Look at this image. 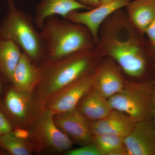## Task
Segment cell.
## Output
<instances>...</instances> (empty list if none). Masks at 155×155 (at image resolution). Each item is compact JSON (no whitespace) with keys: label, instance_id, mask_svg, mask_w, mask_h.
<instances>
[{"label":"cell","instance_id":"obj_11","mask_svg":"<svg viewBox=\"0 0 155 155\" xmlns=\"http://www.w3.org/2000/svg\"><path fill=\"white\" fill-rule=\"evenodd\" d=\"M55 123L62 131L78 144L84 145L92 141L91 122L77 108L64 113L54 114Z\"/></svg>","mask_w":155,"mask_h":155},{"label":"cell","instance_id":"obj_12","mask_svg":"<svg viewBox=\"0 0 155 155\" xmlns=\"http://www.w3.org/2000/svg\"><path fill=\"white\" fill-rule=\"evenodd\" d=\"M127 155H155V130L152 119L136 122L124 138Z\"/></svg>","mask_w":155,"mask_h":155},{"label":"cell","instance_id":"obj_7","mask_svg":"<svg viewBox=\"0 0 155 155\" xmlns=\"http://www.w3.org/2000/svg\"><path fill=\"white\" fill-rule=\"evenodd\" d=\"M1 110L15 126L30 127L41 105L34 91H21L10 86L0 103Z\"/></svg>","mask_w":155,"mask_h":155},{"label":"cell","instance_id":"obj_8","mask_svg":"<svg viewBox=\"0 0 155 155\" xmlns=\"http://www.w3.org/2000/svg\"><path fill=\"white\" fill-rule=\"evenodd\" d=\"M130 1L114 0L102 3L85 11L72 12L66 19L85 26L89 31L96 45L98 41L100 28L104 22L116 11L126 8Z\"/></svg>","mask_w":155,"mask_h":155},{"label":"cell","instance_id":"obj_4","mask_svg":"<svg viewBox=\"0 0 155 155\" xmlns=\"http://www.w3.org/2000/svg\"><path fill=\"white\" fill-rule=\"evenodd\" d=\"M8 13L0 24V38L14 42L39 66L44 58L40 31L31 16L17 9L14 0H8Z\"/></svg>","mask_w":155,"mask_h":155},{"label":"cell","instance_id":"obj_27","mask_svg":"<svg viewBox=\"0 0 155 155\" xmlns=\"http://www.w3.org/2000/svg\"><path fill=\"white\" fill-rule=\"evenodd\" d=\"M150 51L152 58L155 67V43L153 44L150 43Z\"/></svg>","mask_w":155,"mask_h":155},{"label":"cell","instance_id":"obj_9","mask_svg":"<svg viewBox=\"0 0 155 155\" xmlns=\"http://www.w3.org/2000/svg\"><path fill=\"white\" fill-rule=\"evenodd\" d=\"M91 73L57 92L42 106L54 114L76 109L81 100L93 87Z\"/></svg>","mask_w":155,"mask_h":155},{"label":"cell","instance_id":"obj_14","mask_svg":"<svg viewBox=\"0 0 155 155\" xmlns=\"http://www.w3.org/2000/svg\"><path fill=\"white\" fill-rule=\"evenodd\" d=\"M41 79L40 67L25 53L22 56L11 75L9 83L19 91L32 92L38 86Z\"/></svg>","mask_w":155,"mask_h":155},{"label":"cell","instance_id":"obj_20","mask_svg":"<svg viewBox=\"0 0 155 155\" xmlns=\"http://www.w3.org/2000/svg\"><path fill=\"white\" fill-rule=\"evenodd\" d=\"M124 138L115 134H99L93 136L92 142L98 147L102 155H110L116 150L125 146Z\"/></svg>","mask_w":155,"mask_h":155},{"label":"cell","instance_id":"obj_16","mask_svg":"<svg viewBox=\"0 0 155 155\" xmlns=\"http://www.w3.org/2000/svg\"><path fill=\"white\" fill-rule=\"evenodd\" d=\"M77 109L91 122L104 119L113 110L108 99L93 87L81 100Z\"/></svg>","mask_w":155,"mask_h":155},{"label":"cell","instance_id":"obj_13","mask_svg":"<svg viewBox=\"0 0 155 155\" xmlns=\"http://www.w3.org/2000/svg\"><path fill=\"white\" fill-rule=\"evenodd\" d=\"M91 8L76 0H41L35 8L34 21L37 28L41 29L50 17L59 16L66 19L72 12Z\"/></svg>","mask_w":155,"mask_h":155},{"label":"cell","instance_id":"obj_26","mask_svg":"<svg viewBox=\"0 0 155 155\" xmlns=\"http://www.w3.org/2000/svg\"><path fill=\"white\" fill-rule=\"evenodd\" d=\"M152 100L153 104V122L155 130V83L153 87L152 91Z\"/></svg>","mask_w":155,"mask_h":155},{"label":"cell","instance_id":"obj_19","mask_svg":"<svg viewBox=\"0 0 155 155\" xmlns=\"http://www.w3.org/2000/svg\"><path fill=\"white\" fill-rule=\"evenodd\" d=\"M0 146L12 155H30L34 151L29 142L17 138L12 131L0 135Z\"/></svg>","mask_w":155,"mask_h":155},{"label":"cell","instance_id":"obj_10","mask_svg":"<svg viewBox=\"0 0 155 155\" xmlns=\"http://www.w3.org/2000/svg\"><path fill=\"white\" fill-rule=\"evenodd\" d=\"M122 72L113 59L103 57L92 72L93 87L109 98L121 91L125 85V81Z\"/></svg>","mask_w":155,"mask_h":155},{"label":"cell","instance_id":"obj_18","mask_svg":"<svg viewBox=\"0 0 155 155\" xmlns=\"http://www.w3.org/2000/svg\"><path fill=\"white\" fill-rule=\"evenodd\" d=\"M22 54V50L14 42L0 38V73L6 82L10 81Z\"/></svg>","mask_w":155,"mask_h":155},{"label":"cell","instance_id":"obj_15","mask_svg":"<svg viewBox=\"0 0 155 155\" xmlns=\"http://www.w3.org/2000/svg\"><path fill=\"white\" fill-rule=\"evenodd\" d=\"M135 123L125 114L113 110L104 119L91 122V129L93 136L111 134L125 137L133 129Z\"/></svg>","mask_w":155,"mask_h":155},{"label":"cell","instance_id":"obj_17","mask_svg":"<svg viewBox=\"0 0 155 155\" xmlns=\"http://www.w3.org/2000/svg\"><path fill=\"white\" fill-rule=\"evenodd\" d=\"M125 8L132 24L144 35L146 29L155 17V0H131Z\"/></svg>","mask_w":155,"mask_h":155},{"label":"cell","instance_id":"obj_25","mask_svg":"<svg viewBox=\"0 0 155 155\" xmlns=\"http://www.w3.org/2000/svg\"><path fill=\"white\" fill-rule=\"evenodd\" d=\"M84 5L91 8H94L99 5L100 0H76Z\"/></svg>","mask_w":155,"mask_h":155},{"label":"cell","instance_id":"obj_29","mask_svg":"<svg viewBox=\"0 0 155 155\" xmlns=\"http://www.w3.org/2000/svg\"><path fill=\"white\" fill-rule=\"evenodd\" d=\"M113 1H114V0H100V2L101 4H102V3L108 2Z\"/></svg>","mask_w":155,"mask_h":155},{"label":"cell","instance_id":"obj_28","mask_svg":"<svg viewBox=\"0 0 155 155\" xmlns=\"http://www.w3.org/2000/svg\"><path fill=\"white\" fill-rule=\"evenodd\" d=\"M6 81L5 80L4 78L0 73V96L2 94L3 91V87H4V83Z\"/></svg>","mask_w":155,"mask_h":155},{"label":"cell","instance_id":"obj_6","mask_svg":"<svg viewBox=\"0 0 155 155\" xmlns=\"http://www.w3.org/2000/svg\"><path fill=\"white\" fill-rule=\"evenodd\" d=\"M54 114L41 106L36 118L30 126L28 141L36 151L45 150L56 153L71 149L73 141L58 127Z\"/></svg>","mask_w":155,"mask_h":155},{"label":"cell","instance_id":"obj_23","mask_svg":"<svg viewBox=\"0 0 155 155\" xmlns=\"http://www.w3.org/2000/svg\"><path fill=\"white\" fill-rule=\"evenodd\" d=\"M12 132L15 136L22 140L28 141L30 137V130L25 127L14 126Z\"/></svg>","mask_w":155,"mask_h":155},{"label":"cell","instance_id":"obj_5","mask_svg":"<svg viewBox=\"0 0 155 155\" xmlns=\"http://www.w3.org/2000/svg\"><path fill=\"white\" fill-rule=\"evenodd\" d=\"M155 80L125 81L121 91L108 98L113 110L128 116L135 122L153 118L152 91Z\"/></svg>","mask_w":155,"mask_h":155},{"label":"cell","instance_id":"obj_21","mask_svg":"<svg viewBox=\"0 0 155 155\" xmlns=\"http://www.w3.org/2000/svg\"><path fill=\"white\" fill-rule=\"evenodd\" d=\"M67 155H102L98 147L92 142L75 149H70L65 153Z\"/></svg>","mask_w":155,"mask_h":155},{"label":"cell","instance_id":"obj_22","mask_svg":"<svg viewBox=\"0 0 155 155\" xmlns=\"http://www.w3.org/2000/svg\"><path fill=\"white\" fill-rule=\"evenodd\" d=\"M13 127L11 121L0 109V135L11 132Z\"/></svg>","mask_w":155,"mask_h":155},{"label":"cell","instance_id":"obj_2","mask_svg":"<svg viewBox=\"0 0 155 155\" xmlns=\"http://www.w3.org/2000/svg\"><path fill=\"white\" fill-rule=\"evenodd\" d=\"M103 57L96 49L74 54L40 65L41 79L37 96L41 104L62 89L91 74Z\"/></svg>","mask_w":155,"mask_h":155},{"label":"cell","instance_id":"obj_1","mask_svg":"<svg viewBox=\"0 0 155 155\" xmlns=\"http://www.w3.org/2000/svg\"><path fill=\"white\" fill-rule=\"evenodd\" d=\"M144 35L133 25L126 12L119 10L101 26L95 48L102 57L113 59L126 75L141 77L147 71L149 59H152L150 42Z\"/></svg>","mask_w":155,"mask_h":155},{"label":"cell","instance_id":"obj_3","mask_svg":"<svg viewBox=\"0 0 155 155\" xmlns=\"http://www.w3.org/2000/svg\"><path fill=\"white\" fill-rule=\"evenodd\" d=\"M41 29L44 50L42 64L58 61L95 47L93 38L85 26L64 18L50 17Z\"/></svg>","mask_w":155,"mask_h":155},{"label":"cell","instance_id":"obj_24","mask_svg":"<svg viewBox=\"0 0 155 155\" xmlns=\"http://www.w3.org/2000/svg\"><path fill=\"white\" fill-rule=\"evenodd\" d=\"M145 35H147L150 43H155V17L146 29Z\"/></svg>","mask_w":155,"mask_h":155}]
</instances>
